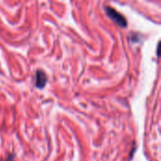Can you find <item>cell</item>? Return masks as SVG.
I'll return each instance as SVG.
<instances>
[{"label": "cell", "instance_id": "cell-1", "mask_svg": "<svg viewBox=\"0 0 161 161\" xmlns=\"http://www.w3.org/2000/svg\"><path fill=\"white\" fill-rule=\"evenodd\" d=\"M106 12L108 14V16L112 20L113 22H115L117 25H119L120 27L122 28H126L127 26V21L125 17L121 14L119 11H117L116 10H114L113 8L111 7H106Z\"/></svg>", "mask_w": 161, "mask_h": 161}, {"label": "cell", "instance_id": "cell-2", "mask_svg": "<svg viewBox=\"0 0 161 161\" xmlns=\"http://www.w3.org/2000/svg\"><path fill=\"white\" fill-rule=\"evenodd\" d=\"M47 75L43 70H38L36 72V87L39 89H43L46 85Z\"/></svg>", "mask_w": 161, "mask_h": 161}]
</instances>
